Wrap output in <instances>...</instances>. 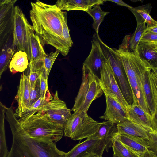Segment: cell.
Wrapping results in <instances>:
<instances>
[{"mask_svg": "<svg viewBox=\"0 0 157 157\" xmlns=\"http://www.w3.org/2000/svg\"><path fill=\"white\" fill-rule=\"evenodd\" d=\"M31 5L32 26L42 46L51 45L66 56L70 48L63 37L61 20L63 11L56 4H48L38 0L31 2Z\"/></svg>", "mask_w": 157, "mask_h": 157, "instance_id": "6da1fadb", "label": "cell"}, {"mask_svg": "<svg viewBox=\"0 0 157 157\" xmlns=\"http://www.w3.org/2000/svg\"><path fill=\"white\" fill-rule=\"evenodd\" d=\"M8 122L13 136V141L7 157H64L65 152L58 149L55 142L36 140L28 136L23 130L15 116Z\"/></svg>", "mask_w": 157, "mask_h": 157, "instance_id": "7a4b0ae2", "label": "cell"}, {"mask_svg": "<svg viewBox=\"0 0 157 157\" xmlns=\"http://www.w3.org/2000/svg\"><path fill=\"white\" fill-rule=\"evenodd\" d=\"M130 36V35L125 36L118 49H115V51L122 63L136 103L146 113L151 114L145 100L143 83L145 71L153 67L147 62L141 59L137 52L130 50L128 42Z\"/></svg>", "mask_w": 157, "mask_h": 157, "instance_id": "3957f363", "label": "cell"}, {"mask_svg": "<svg viewBox=\"0 0 157 157\" xmlns=\"http://www.w3.org/2000/svg\"><path fill=\"white\" fill-rule=\"evenodd\" d=\"M18 121L25 133L34 139L57 142L63 135L64 126L40 112L19 118Z\"/></svg>", "mask_w": 157, "mask_h": 157, "instance_id": "277c9868", "label": "cell"}, {"mask_svg": "<svg viewBox=\"0 0 157 157\" xmlns=\"http://www.w3.org/2000/svg\"><path fill=\"white\" fill-rule=\"evenodd\" d=\"M99 79L83 66L82 83L71 110L73 112L87 113L92 102L101 96L103 92L100 86Z\"/></svg>", "mask_w": 157, "mask_h": 157, "instance_id": "5b68a950", "label": "cell"}, {"mask_svg": "<svg viewBox=\"0 0 157 157\" xmlns=\"http://www.w3.org/2000/svg\"><path fill=\"white\" fill-rule=\"evenodd\" d=\"M83 112H73L64 126V136L74 140L87 138L96 133L101 124Z\"/></svg>", "mask_w": 157, "mask_h": 157, "instance_id": "8992f818", "label": "cell"}, {"mask_svg": "<svg viewBox=\"0 0 157 157\" xmlns=\"http://www.w3.org/2000/svg\"><path fill=\"white\" fill-rule=\"evenodd\" d=\"M98 39L102 52L112 68L116 80L125 101L129 106L136 104L122 63L115 49L108 46L100 37Z\"/></svg>", "mask_w": 157, "mask_h": 157, "instance_id": "52a82bcc", "label": "cell"}, {"mask_svg": "<svg viewBox=\"0 0 157 157\" xmlns=\"http://www.w3.org/2000/svg\"><path fill=\"white\" fill-rule=\"evenodd\" d=\"M13 19V45L17 51L21 50L25 52L30 61L32 55L30 37L25 24L27 18L18 6H15L14 7Z\"/></svg>", "mask_w": 157, "mask_h": 157, "instance_id": "ba28073f", "label": "cell"}, {"mask_svg": "<svg viewBox=\"0 0 157 157\" xmlns=\"http://www.w3.org/2000/svg\"><path fill=\"white\" fill-rule=\"evenodd\" d=\"M99 81L104 94L115 98L127 111L129 106L122 94L112 68L106 58L101 71Z\"/></svg>", "mask_w": 157, "mask_h": 157, "instance_id": "9c48e42d", "label": "cell"}, {"mask_svg": "<svg viewBox=\"0 0 157 157\" xmlns=\"http://www.w3.org/2000/svg\"><path fill=\"white\" fill-rule=\"evenodd\" d=\"M38 112L42 113L57 124L64 126L71 114L66 103L60 99L56 91L52 98L47 102Z\"/></svg>", "mask_w": 157, "mask_h": 157, "instance_id": "30bf717a", "label": "cell"}, {"mask_svg": "<svg viewBox=\"0 0 157 157\" xmlns=\"http://www.w3.org/2000/svg\"><path fill=\"white\" fill-rule=\"evenodd\" d=\"M17 0H6L0 8V51L13 35L14 7Z\"/></svg>", "mask_w": 157, "mask_h": 157, "instance_id": "8fae6325", "label": "cell"}, {"mask_svg": "<svg viewBox=\"0 0 157 157\" xmlns=\"http://www.w3.org/2000/svg\"><path fill=\"white\" fill-rule=\"evenodd\" d=\"M143 90L148 109L150 114L157 117V68L146 71L143 79Z\"/></svg>", "mask_w": 157, "mask_h": 157, "instance_id": "7c38bea8", "label": "cell"}, {"mask_svg": "<svg viewBox=\"0 0 157 157\" xmlns=\"http://www.w3.org/2000/svg\"><path fill=\"white\" fill-rule=\"evenodd\" d=\"M94 135L66 153L64 157H86L90 155L102 157L105 149V145L102 140L98 138Z\"/></svg>", "mask_w": 157, "mask_h": 157, "instance_id": "4fadbf2b", "label": "cell"}, {"mask_svg": "<svg viewBox=\"0 0 157 157\" xmlns=\"http://www.w3.org/2000/svg\"><path fill=\"white\" fill-rule=\"evenodd\" d=\"M99 36L98 34H94L91 41L90 52L83 63V66L86 69L98 77V75L100 76L104 63L106 60L98 39Z\"/></svg>", "mask_w": 157, "mask_h": 157, "instance_id": "5bb4252c", "label": "cell"}, {"mask_svg": "<svg viewBox=\"0 0 157 157\" xmlns=\"http://www.w3.org/2000/svg\"><path fill=\"white\" fill-rule=\"evenodd\" d=\"M127 119L143 127L149 132H157V117L146 113L138 104L129 106Z\"/></svg>", "mask_w": 157, "mask_h": 157, "instance_id": "9a60e30c", "label": "cell"}, {"mask_svg": "<svg viewBox=\"0 0 157 157\" xmlns=\"http://www.w3.org/2000/svg\"><path fill=\"white\" fill-rule=\"evenodd\" d=\"M30 89L28 75L23 72L20 76L17 93L15 98L18 104V107L14 112L17 118H21L29 107Z\"/></svg>", "mask_w": 157, "mask_h": 157, "instance_id": "2e32d148", "label": "cell"}, {"mask_svg": "<svg viewBox=\"0 0 157 157\" xmlns=\"http://www.w3.org/2000/svg\"><path fill=\"white\" fill-rule=\"evenodd\" d=\"M25 24L30 37L32 55L29 65L34 67L39 71L42 67L46 54L38 36L35 33L32 26L29 23L27 19Z\"/></svg>", "mask_w": 157, "mask_h": 157, "instance_id": "e0dca14e", "label": "cell"}, {"mask_svg": "<svg viewBox=\"0 0 157 157\" xmlns=\"http://www.w3.org/2000/svg\"><path fill=\"white\" fill-rule=\"evenodd\" d=\"M106 101V108L103 115L99 118L112 121L116 124L127 119V112L113 97L105 94Z\"/></svg>", "mask_w": 157, "mask_h": 157, "instance_id": "ac0fdd59", "label": "cell"}, {"mask_svg": "<svg viewBox=\"0 0 157 157\" xmlns=\"http://www.w3.org/2000/svg\"><path fill=\"white\" fill-rule=\"evenodd\" d=\"M119 135L116 124L112 121H107L102 122L98 132L94 135L102 140L105 149L108 152Z\"/></svg>", "mask_w": 157, "mask_h": 157, "instance_id": "d6986e66", "label": "cell"}, {"mask_svg": "<svg viewBox=\"0 0 157 157\" xmlns=\"http://www.w3.org/2000/svg\"><path fill=\"white\" fill-rule=\"evenodd\" d=\"M104 0H60L55 4L61 10H80L86 12L96 5H103Z\"/></svg>", "mask_w": 157, "mask_h": 157, "instance_id": "ffe728a7", "label": "cell"}, {"mask_svg": "<svg viewBox=\"0 0 157 157\" xmlns=\"http://www.w3.org/2000/svg\"><path fill=\"white\" fill-rule=\"evenodd\" d=\"M137 52L139 57L152 67L157 68V42L140 41Z\"/></svg>", "mask_w": 157, "mask_h": 157, "instance_id": "44dd1931", "label": "cell"}, {"mask_svg": "<svg viewBox=\"0 0 157 157\" xmlns=\"http://www.w3.org/2000/svg\"><path fill=\"white\" fill-rule=\"evenodd\" d=\"M118 139L137 156L149 150L147 140L141 137L124 134H119Z\"/></svg>", "mask_w": 157, "mask_h": 157, "instance_id": "7402d4cb", "label": "cell"}, {"mask_svg": "<svg viewBox=\"0 0 157 157\" xmlns=\"http://www.w3.org/2000/svg\"><path fill=\"white\" fill-rule=\"evenodd\" d=\"M116 125L119 134H124L139 137L148 140L149 132L130 121L127 120Z\"/></svg>", "mask_w": 157, "mask_h": 157, "instance_id": "603a6c76", "label": "cell"}, {"mask_svg": "<svg viewBox=\"0 0 157 157\" xmlns=\"http://www.w3.org/2000/svg\"><path fill=\"white\" fill-rule=\"evenodd\" d=\"M17 51L13 44L12 35L0 51V81L2 75L8 67L13 56Z\"/></svg>", "mask_w": 157, "mask_h": 157, "instance_id": "cb8c5ba5", "label": "cell"}, {"mask_svg": "<svg viewBox=\"0 0 157 157\" xmlns=\"http://www.w3.org/2000/svg\"><path fill=\"white\" fill-rule=\"evenodd\" d=\"M29 64L26 53L21 50L17 51L13 56L8 67L13 74L23 72L28 67Z\"/></svg>", "mask_w": 157, "mask_h": 157, "instance_id": "d4e9b609", "label": "cell"}, {"mask_svg": "<svg viewBox=\"0 0 157 157\" xmlns=\"http://www.w3.org/2000/svg\"><path fill=\"white\" fill-rule=\"evenodd\" d=\"M152 9L150 3L142 5L132 9H129L134 15L135 18L141 19L147 24V27L157 26V21L150 15Z\"/></svg>", "mask_w": 157, "mask_h": 157, "instance_id": "484cf974", "label": "cell"}, {"mask_svg": "<svg viewBox=\"0 0 157 157\" xmlns=\"http://www.w3.org/2000/svg\"><path fill=\"white\" fill-rule=\"evenodd\" d=\"M136 18L137 23L136 27L134 33L130 36L128 42L129 49L134 52H137L138 44L147 28L145 21L138 18Z\"/></svg>", "mask_w": 157, "mask_h": 157, "instance_id": "4316f807", "label": "cell"}, {"mask_svg": "<svg viewBox=\"0 0 157 157\" xmlns=\"http://www.w3.org/2000/svg\"><path fill=\"white\" fill-rule=\"evenodd\" d=\"M86 12L93 18V28L96 31V33L98 34L100 25L103 21L105 17L109 12L103 11L100 5L93 6V8Z\"/></svg>", "mask_w": 157, "mask_h": 157, "instance_id": "83f0119b", "label": "cell"}, {"mask_svg": "<svg viewBox=\"0 0 157 157\" xmlns=\"http://www.w3.org/2000/svg\"><path fill=\"white\" fill-rule=\"evenodd\" d=\"M112 147L113 155L117 157H138L135 153L119 140L118 136L114 140Z\"/></svg>", "mask_w": 157, "mask_h": 157, "instance_id": "f1b7e54d", "label": "cell"}, {"mask_svg": "<svg viewBox=\"0 0 157 157\" xmlns=\"http://www.w3.org/2000/svg\"><path fill=\"white\" fill-rule=\"evenodd\" d=\"M59 53V51L56 50L54 52H52L49 54H46L42 68L39 71L40 74L42 73L48 77L53 65Z\"/></svg>", "mask_w": 157, "mask_h": 157, "instance_id": "f546056e", "label": "cell"}, {"mask_svg": "<svg viewBox=\"0 0 157 157\" xmlns=\"http://www.w3.org/2000/svg\"><path fill=\"white\" fill-rule=\"evenodd\" d=\"M52 98L53 97L52 96L49 97L45 99L40 98L37 101L29 107L22 117L34 114L38 112L42 107L47 102L51 100Z\"/></svg>", "mask_w": 157, "mask_h": 157, "instance_id": "4dcf8cb0", "label": "cell"}, {"mask_svg": "<svg viewBox=\"0 0 157 157\" xmlns=\"http://www.w3.org/2000/svg\"><path fill=\"white\" fill-rule=\"evenodd\" d=\"M67 12L63 11L61 17L62 27V32L64 39L69 47L70 48L73 44L69 33L70 30L68 28L67 18Z\"/></svg>", "mask_w": 157, "mask_h": 157, "instance_id": "1f68e13d", "label": "cell"}, {"mask_svg": "<svg viewBox=\"0 0 157 157\" xmlns=\"http://www.w3.org/2000/svg\"><path fill=\"white\" fill-rule=\"evenodd\" d=\"M40 82L39 78L36 82L34 85L31 87L29 95L30 104L29 107L40 98Z\"/></svg>", "mask_w": 157, "mask_h": 157, "instance_id": "d6a6232c", "label": "cell"}, {"mask_svg": "<svg viewBox=\"0 0 157 157\" xmlns=\"http://www.w3.org/2000/svg\"><path fill=\"white\" fill-rule=\"evenodd\" d=\"M40 98L45 99L51 96L52 95L48 88V77L45 75L41 74H40Z\"/></svg>", "mask_w": 157, "mask_h": 157, "instance_id": "836d02e7", "label": "cell"}, {"mask_svg": "<svg viewBox=\"0 0 157 157\" xmlns=\"http://www.w3.org/2000/svg\"><path fill=\"white\" fill-rule=\"evenodd\" d=\"M147 141L149 150L157 154V132H149Z\"/></svg>", "mask_w": 157, "mask_h": 157, "instance_id": "e575fe53", "label": "cell"}, {"mask_svg": "<svg viewBox=\"0 0 157 157\" xmlns=\"http://www.w3.org/2000/svg\"><path fill=\"white\" fill-rule=\"evenodd\" d=\"M29 74L28 75L31 87L35 84L37 80L40 78V75L39 71L35 67L28 66Z\"/></svg>", "mask_w": 157, "mask_h": 157, "instance_id": "d590c367", "label": "cell"}, {"mask_svg": "<svg viewBox=\"0 0 157 157\" xmlns=\"http://www.w3.org/2000/svg\"><path fill=\"white\" fill-rule=\"evenodd\" d=\"M140 41L147 42H157V33H154L146 30L142 35Z\"/></svg>", "mask_w": 157, "mask_h": 157, "instance_id": "8d00e7d4", "label": "cell"}, {"mask_svg": "<svg viewBox=\"0 0 157 157\" xmlns=\"http://www.w3.org/2000/svg\"><path fill=\"white\" fill-rule=\"evenodd\" d=\"M2 85L0 84V92L2 90ZM6 108L0 100V127H5V114Z\"/></svg>", "mask_w": 157, "mask_h": 157, "instance_id": "74e56055", "label": "cell"}, {"mask_svg": "<svg viewBox=\"0 0 157 157\" xmlns=\"http://www.w3.org/2000/svg\"><path fill=\"white\" fill-rule=\"evenodd\" d=\"M137 156L138 157H157V154L148 150L142 154H138Z\"/></svg>", "mask_w": 157, "mask_h": 157, "instance_id": "f35d334b", "label": "cell"}, {"mask_svg": "<svg viewBox=\"0 0 157 157\" xmlns=\"http://www.w3.org/2000/svg\"><path fill=\"white\" fill-rule=\"evenodd\" d=\"M107 1L114 2L118 5L126 7L128 8V9H132L133 7L130 6L127 4L125 2H124L121 0H109Z\"/></svg>", "mask_w": 157, "mask_h": 157, "instance_id": "ab89813d", "label": "cell"}, {"mask_svg": "<svg viewBox=\"0 0 157 157\" xmlns=\"http://www.w3.org/2000/svg\"><path fill=\"white\" fill-rule=\"evenodd\" d=\"M146 30L154 33H157V26L150 27H147Z\"/></svg>", "mask_w": 157, "mask_h": 157, "instance_id": "60d3db41", "label": "cell"}, {"mask_svg": "<svg viewBox=\"0 0 157 157\" xmlns=\"http://www.w3.org/2000/svg\"><path fill=\"white\" fill-rule=\"evenodd\" d=\"M6 0H0V8L4 3Z\"/></svg>", "mask_w": 157, "mask_h": 157, "instance_id": "b9f144b4", "label": "cell"}, {"mask_svg": "<svg viewBox=\"0 0 157 157\" xmlns=\"http://www.w3.org/2000/svg\"><path fill=\"white\" fill-rule=\"evenodd\" d=\"M86 157H99L97 156H96L95 155H89Z\"/></svg>", "mask_w": 157, "mask_h": 157, "instance_id": "7bdbcfd3", "label": "cell"}, {"mask_svg": "<svg viewBox=\"0 0 157 157\" xmlns=\"http://www.w3.org/2000/svg\"><path fill=\"white\" fill-rule=\"evenodd\" d=\"M113 157H117L116 156L113 155Z\"/></svg>", "mask_w": 157, "mask_h": 157, "instance_id": "ee69618b", "label": "cell"}]
</instances>
